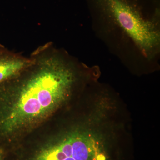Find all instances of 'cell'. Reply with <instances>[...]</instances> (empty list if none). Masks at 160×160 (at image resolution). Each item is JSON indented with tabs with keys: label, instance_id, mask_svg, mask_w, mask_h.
<instances>
[{
	"label": "cell",
	"instance_id": "3",
	"mask_svg": "<svg viewBox=\"0 0 160 160\" xmlns=\"http://www.w3.org/2000/svg\"><path fill=\"white\" fill-rule=\"evenodd\" d=\"M32 160H106V157L91 135L76 132L44 146Z\"/></svg>",
	"mask_w": 160,
	"mask_h": 160
},
{
	"label": "cell",
	"instance_id": "4",
	"mask_svg": "<svg viewBox=\"0 0 160 160\" xmlns=\"http://www.w3.org/2000/svg\"><path fill=\"white\" fill-rule=\"evenodd\" d=\"M29 60L14 57L0 45V84L30 65Z\"/></svg>",
	"mask_w": 160,
	"mask_h": 160
},
{
	"label": "cell",
	"instance_id": "2",
	"mask_svg": "<svg viewBox=\"0 0 160 160\" xmlns=\"http://www.w3.org/2000/svg\"><path fill=\"white\" fill-rule=\"evenodd\" d=\"M67 57L46 60L23 84L5 122L8 131L35 122L51 113L68 96L74 84L73 64Z\"/></svg>",
	"mask_w": 160,
	"mask_h": 160
},
{
	"label": "cell",
	"instance_id": "1",
	"mask_svg": "<svg viewBox=\"0 0 160 160\" xmlns=\"http://www.w3.org/2000/svg\"><path fill=\"white\" fill-rule=\"evenodd\" d=\"M98 37L123 62L158 65L160 0H86Z\"/></svg>",
	"mask_w": 160,
	"mask_h": 160
},
{
	"label": "cell",
	"instance_id": "5",
	"mask_svg": "<svg viewBox=\"0 0 160 160\" xmlns=\"http://www.w3.org/2000/svg\"><path fill=\"white\" fill-rule=\"evenodd\" d=\"M0 160H1V153L0 152Z\"/></svg>",
	"mask_w": 160,
	"mask_h": 160
}]
</instances>
